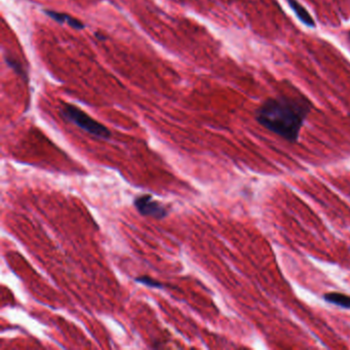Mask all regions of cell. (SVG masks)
Here are the masks:
<instances>
[{
	"label": "cell",
	"mask_w": 350,
	"mask_h": 350,
	"mask_svg": "<svg viewBox=\"0 0 350 350\" xmlns=\"http://www.w3.org/2000/svg\"><path fill=\"white\" fill-rule=\"evenodd\" d=\"M134 204L138 212L146 217H151L153 219H163L167 216V209L166 207L161 204L159 201L154 200L151 195H141L138 197Z\"/></svg>",
	"instance_id": "cell-3"
},
{
	"label": "cell",
	"mask_w": 350,
	"mask_h": 350,
	"mask_svg": "<svg viewBox=\"0 0 350 350\" xmlns=\"http://www.w3.org/2000/svg\"><path fill=\"white\" fill-rule=\"evenodd\" d=\"M309 110L306 99L282 96L266 100L258 108L256 119L275 135L289 142H296Z\"/></svg>",
	"instance_id": "cell-1"
},
{
	"label": "cell",
	"mask_w": 350,
	"mask_h": 350,
	"mask_svg": "<svg viewBox=\"0 0 350 350\" xmlns=\"http://www.w3.org/2000/svg\"><path fill=\"white\" fill-rule=\"evenodd\" d=\"M61 113L65 119L74 123L76 127L83 130L85 132L100 139L108 140L111 137V132L103 125L102 123L98 122L85 111L80 110L78 107L66 104L61 110Z\"/></svg>",
	"instance_id": "cell-2"
},
{
	"label": "cell",
	"mask_w": 350,
	"mask_h": 350,
	"mask_svg": "<svg viewBox=\"0 0 350 350\" xmlns=\"http://www.w3.org/2000/svg\"><path fill=\"white\" fill-rule=\"evenodd\" d=\"M4 60H5V63L7 64V66L10 67L18 75L22 76L23 79H25V78L27 79V73L25 72L22 64L16 58H13V57H11V55L8 54V55H5Z\"/></svg>",
	"instance_id": "cell-7"
},
{
	"label": "cell",
	"mask_w": 350,
	"mask_h": 350,
	"mask_svg": "<svg viewBox=\"0 0 350 350\" xmlns=\"http://www.w3.org/2000/svg\"><path fill=\"white\" fill-rule=\"evenodd\" d=\"M136 282L139 283V284H142L144 286H147V287H150V288H157V289H162L164 288V286L155 281V279H153L151 278L150 276H140V277H137L136 278Z\"/></svg>",
	"instance_id": "cell-8"
},
{
	"label": "cell",
	"mask_w": 350,
	"mask_h": 350,
	"mask_svg": "<svg viewBox=\"0 0 350 350\" xmlns=\"http://www.w3.org/2000/svg\"><path fill=\"white\" fill-rule=\"evenodd\" d=\"M45 13L48 17H50V19H52L57 23H59L61 25L67 24L68 26L74 28V29H76V30H82L86 28L85 24H83L82 22H80L79 20H77L71 16L67 15V13L54 11V10H49V9L45 10Z\"/></svg>",
	"instance_id": "cell-4"
},
{
	"label": "cell",
	"mask_w": 350,
	"mask_h": 350,
	"mask_svg": "<svg viewBox=\"0 0 350 350\" xmlns=\"http://www.w3.org/2000/svg\"><path fill=\"white\" fill-rule=\"evenodd\" d=\"M288 4L290 5V7L292 8V10L295 12V15L297 16V18L307 27L310 28H314L315 27V22L313 20V18L311 17V15L309 12L306 10V8L300 4L297 0H287Z\"/></svg>",
	"instance_id": "cell-5"
},
{
	"label": "cell",
	"mask_w": 350,
	"mask_h": 350,
	"mask_svg": "<svg viewBox=\"0 0 350 350\" xmlns=\"http://www.w3.org/2000/svg\"><path fill=\"white\" fill-rule=\"evenodd\" d=\"M324 299L331 304L339 306L345 309H350V296L342 293H328L324 296Z\"/></svg>",
	"instance_id": "cell-6"
}]
</instances>
